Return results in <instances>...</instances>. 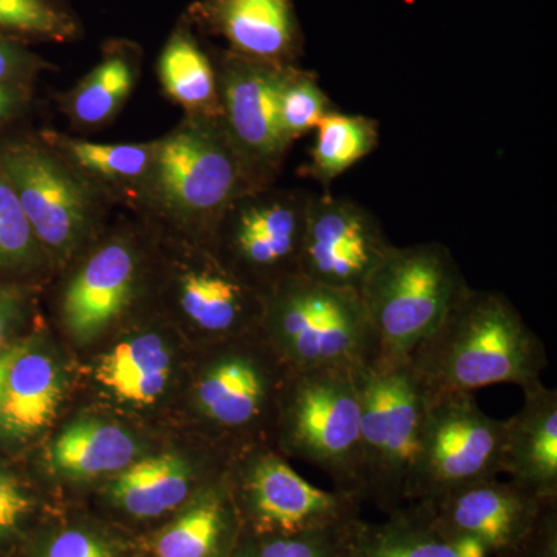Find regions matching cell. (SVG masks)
<instances>
[{"label":"cell","instance_id":"obj_1","mask_svg":"<svg viewBox=\"0 0 557 557\" xmlns=\"http://www.w3.org/2000/svg\"><path fill=\"white\" fill-rule=\"evenodd\" d=\"M408 362L426 398H435L493 384L525 391L542 383L548 358L504 293L468 287Z\"/></svg>","mask_w":557,"mask_h":557},{"label":"cell","instance_id":"obj_2","mask_svg":"<svg viewBox=\"0 0 557 557\" xmlns=\"http://www.w3.org/2000/svg\"><path fill=\"white\" fill-rule=\"evenodd\" d=\"M255 189L222 121L183 116L153 139V157L132 214L160 228L207 240L237 197Z\"/></svg>","mask_w":557,"mask_h":557},{"label":"cell","instance_id":"obj_3","mask_svg":"<svg viewBox=\"0 0 557 557\" xmlns=\"http://www.w3.org/2000/svg\"><path fill=\"white\" fill-rule=\"evenodd\" d=\"M0 164L54 270L67 267L108 228L115 207L40 138L30 121L0 135Z\"/></svg>","mask_w":557,"mask_h":557},{"label":"cell","instance_id":"obj_4","mask_svg":"<svg viewBox=\"0 0 557 557\" xmlns=\"http://www.w3.org/2000/svg\"><path fill=\"white\" fill-rule=\"evenodd\" d=\"M259 330L293 372L355 370L380 354L359 293L300 274L263 295Z\"/></svg>","mask_w":557,"mask_h":557},{"label":"cell","instance_id":"obj_5","mask_svg":"<svg viewBox=\"0 0 557 557\" xmlns=\"http://www.w3.org/2000/svg\"><path fill=\"white\" fill-rule=\"evenodd\" d=\"M468 287L446 245H394L359 292L379 357L409 361Z\"/></svg>","mask_w":557,"mask_h":557},{"label":"cell","instance_id":"obj_6","mask_svg":"<svg viewBox=\"0 0 557 557\" xmlns=\"http://www.w3.org/2000/svg\"><path fill=\"white\" fill-rule=\"evenodd\" d=\"M351 373L361 409V500L391 515L406 502L426 394L408 361L376 357Z\"/></svg>","mask_w":557,"mask_h":557},{"label":"cell","instance_id":"obj_7","mask_svg":"<svg viewBox=\"0 0 557 557\" xmlns=\"http://www.w3.org/2000/svg\"><path fill=\"white\" fill-rule=\"evenodd\" d=\"M276 424L285 453L322 469L335 490L362 502L361 409L351 370L293 372Z\"/></svg>","mask_w":557,"mask_h":557},{"label":"cell","instance_id":"obj_8","mask_svg":"<svg viewBox=\"0 0 557 557\" xmlns=\"http://www.w3.org/2000/svg\"><path fill=\"white\" fill-rule=\"evenodd\" d=\"M156 244V226L127 212L62 269L70 273L60 293V314L73 338H98L134 309Z\"/></svg>","mask_w":557,"mask_h":557},{"label":"cell","instance_id":"obj_9","mask_svg":"<svg viewBox=\"0 0 557 557\" xmlns=\"http://www.w3.org/2000/svg\"><path fill=\"white\" fill-rule=\"evenodd\" d=\"M311 193L277 185L249 189L214 223L207 244L260 295L299 274Z\"/></svg>","mask_w":557,"mask_h":557},{"label":"cell","instance_id":"obj_10","mask_svg":"<svg viewBox=\"0 0 557 557\" xmlns=\"http://www.w3.org/2000/svg\"><path fill=\"white\" fill-rule=\"evenodd\" d=\"M417 504L445 536L474 542L490 557H557V498L512 480H483Z\"/></svg>","mask_w":557,"mask_h":557},{"label":"cell","instance_id":"obj_11","mask_svg":"<svg viewBox=\"0 0 557 557\" xmlns=\"http://www.w3.org/2000/svg\"><path fill=\"white\" fill-rule=\"evenodd\" d=\"M505 421L471 394L428 398L406 502L434 500L502 472Z\"/></svg>","mask_w":557,"mask_h":557},{"label":"cell","instance_id":"obj_12","mask_svg":"<svg viewBox=\"0 0 557 557\" xmlns=\"http://www.w3.org/2000/svg\"><path fill=\"white\" fill-rule=\"evenodd\" d=\"M239 471L228 491L244 533L289 536L361 519V502L311 485L273 450L249 454Z\"/></svg>","mask_w":557,"mask_h":557},{"label":"cell","instance_id":"obj_13","mask_svg":"<svg viewBox=\"0 0 557 557\" xmlns=\"http://www.w3.org/2000/svg\"><path fill=\"white\" fill-rule=\"evenodd\" d=\"M218 73L220 121L255 188L276 185L289 149L278 119V91L288 65L239 57L207 44Z\"/></svg>","mask_w":557,"mask_h":557},{"label":"cell","instance_id":"obj_14","mask_svg":"<svg viewBox=\"0 0 557 557\" xmlns=\"http://www.w3.org/2000/svg\"><path fill=\"white\" fill-rule=\"evenodd\" d=\"M156 228L172 255V302L190 327L218 339L259 329L263 295L237 277L207 242Z\"/></svg>","mask_w":557,"mask_h":557},{"label":"cell","instance_id":"obj_15","mask_svg":"<svg viewBox=\"0 0 557 557\" xmlns=\"http://www.w3.org/2000/svg\"><path fill=\"white\" fill-rule=\"evenodd\" d=\"M392 247L380 219L368 208L329 189L311 193L300 276L359 293Z\"/></svg>","mask_w":557,"mask_h":557},{"label":"cell","instance_id":"obj_16","mask_svg":"<svg viewBox=\"0 0 557 557\" xmlns=\"http://www.w3.org/2000/svg\"><path fill=\"white\" fill-rule=\"evenodd\" d=\"M262 333V332H260ZM293 370L263 336L260 348L236 344L212 358L196 384V406L208 423L225 432H252L276 423Z\"/></svg>","mask_w":557,"mask_h":557},{"label":"cell","instance_id":"obj_17","mask_svg":"<svg viewBox=\"0 0 557 557\" xmlns=\"http://www.w3.org/2000/svg\"><path fill=\"white\" fill-rule=\"evenodd\" d=\"M200 36L225 42L239 57L276 65H299L302 27L296 0H194L182 13Z\"/></svg>","mask_w":557,"mask_h":557},{"label":"cell","instance_id":"obj_18","mask_svg":"<svg viewBox=\"0 0 557 557\" xmlns=\"http://www.w3.org/2000/svg\"><path fill=\"white\" fill-rule=\"evenodd\" d=\"M143 62L145 51L137 40H106L97 64L69 90L57 95L58 110L69 121V126L79 134L110 126L137 89Z\"/></svg>","mask_w":557,"mask_h":557},{"label":"cell","instance_id":"obj_19","mask_svg":"<svg viewBox=\"0 0 557 557\" xmlns=\"http://www.w3.org/2000/svg\"><path fill=\"white\" fill-rule=\"evenodd\" d=\"M240 533L228 486L214 485L163 525L135 537V557H233Z\"/></svg>","mask_w":557,"mask_h":557},{"label":"cell","instance_id":"obj_20","mask_svg":"<svg viewBox=\"0 0 557 557\" xmlns=\"http://www.w3.org/2000/svg\"><path fill=\"white\" fill-rule=\"evenodd\" d=\"M522 409L505 421L502 472L544 497L557 498V392L525 388Z\"/></svg>","mask_w":557,"mask_h":557},{"label":"cell","instance_id":"obj_21","mask_svg":"<svg viewBox=\"0 0 557 557\" xmlns=\"http://www.w3.org/2000/svg\"><path fill=\"white\" fill-rule=\"evenodd\" d=\"M40 138L60 153L81 177L123 211H134L153 157L152 141L100 143L42 127Z\"/></svg>","mask_w":557,"mask_h":557},{"label":"cell","instance_id":"obj_22","mask_svg":"<svg viewBox=\"0 0 557 557\" xmlns=\"http://www.w3.org/2000/svg\"><path fill=\"white\" fill-rule=\"evenodd\" d=\"M196 474L182 457H148L116 474L108 487L109 507L121 518L152 525L174 518L203 491L196 490ZM214 486V485H212Z\"/></svg>","mask_w":557,"mask_h":557},{"label":"cell","instance_id":"obj_23","mask_svg":"<svg viewBox=\"0 0 557 557\" xmlns=\"http://www.w3.org/2000/svg\"><path fill=\"white\" fill-rule=\"evenodd\" d=\"M157 76L164 97L183 110V116L220 120L214 62L199 33L182 16L160 51Z\"/></svg>","mask_w":557,"mask_h":557},{"label":"cell","instance_id":"obj_24","mask_svg":"<svg viewBox=\"0 0 557 557\" xmlns=\"http://www.w3.org/2000/svg\"><path fill=\"white\" fill-rule=\"evenodd\" d=\"M30 341L11 362L0 409V437L17 442L38 434L57 416L62 399L60 369Z\"/></svg>","mask_w":557,"mask_h":557},{"label":"cell","instance_id":"obj_25","mask_svg":"<svg viewBox=\"0 0 557 557\" xmlns=\"http://www.w3.org/2000/svg\"><path fill=\"white\" fill-rule=\"evenodd\" d=\"M346 557H490L474 542L445 536L417 502L381 523L362 522Z\"/></svg>","mask_w":557,"mask_h":557},{"label":"cell","instance_id":"obj_26","mask_svg":"<svg viewBox=\"0 0 557 557\" xmlns=\"http://www.w3.org/2000/svg\"><path fill=\"white\" fill-rule=\"evenodd\" d=\"M168 344L159 333L146 332L121 341L102 355L95 376L115 397L134 405H153L166 391L172 372Z\"/></svg>","mask_w":557,"mask_h":557},{"label":"cell","instance_id":"obj_27","mask_svg":"<svg viewBox=\"0 0 557 557\" xmlns=\"http://www.w3.org/2000/svg\"><path fill=\"white\" fill-rule=\"evenodd\" d=\"M137 443L119 424L81 420L54 440L51 463L70 479H95L121 472L134 463Z\"/></svg>","mask_w":557,"mask_h":557},{"label":"cell","instance_id":"obj_28","mask_svg":"<svg viewBox=\"0 0 557 557\" xmlns=\"http://www.w3.org/2000/svg\"><path fill=\"white\" fill-rule=\"evenodd\" d=\"M304 174L322 188L369 157L380 143V123L366 115H348L333 110L318 124Z\"/></svg>","mask_w":557,"mask_h":557},{"label":"cell","instance_id":"obj_29","mask_svg":"<svg viewBox=\"0 0 557 557\" xmlns=\"http://www.w3.org/2000/svg\"><path fill=\"white\" fill-rule=\"evenodd\" d=\"M53 270L0 164V285L27 289L33 278Z\"/></svg>","mask_w":557,"mask_h":557},{"label":"cell","instance_id":"obj_30","mask_svg":"<svg viewBox=\"0 0 557 557\" xmlns=\"http://www.w3.org/2000/svg\"><path fill=\"white\" fill-rule=\"evenodd\" d=\"M0 35L25 46L83 39L84 25L69 0H0Z\"/></svg>","mask_w":557,"mask_h":557},{"label":"cell","instance_id":"obj_31","mask_svg":"<svg viewBox=\"0 0 557 557\" xmlns=\"http://www.w3.org/2000/svg\"><path fill=\"white\" fill-rule=\"evenodd\" d=\"M364 520L289 534L255 536L242 531L233 557H346Z\"/></svg>","mask_w":557,"mask_h":557},{"label":"cell","instance_id":"obj_32","mask_svg":"<svg viewBox=\"0 0 557 557\" xmlns=\"http://www.w3.org/2000/svg\"><path fill=\"white\" fill-rule=\"evenodd\" d=\"M20 557H135V547L104 528L65 522L39 531L22 545Z\"/></svg>","mask_w":557,"mask_h":557},{"label":"cell","instance_id":"obj_33","mask_svg":"<svg viewBox=\"0 0 557 557\" xmlns=\"http://www.w3.org/2000/svg\"><path fill=\"white\" fill-rule=\"evenodd\" d=\"M336 110L322 90L318 75L300 65H288L278 91V119L289 145L317 129L330 112Z\"/></svg>","mask_w":557,"mask_h":557},{"label":"cell","instance_id":"obj_34","mask_svg":"<svg viewBox=\"0 0 557 557\" xmlns=\"http://www.w3.org/2000/svg\"><path fill=\"white\" fill-rule=\"evenodd\" d=\"M36 508L35 498L0 469V553L24 541Z\"/></svg>","mask_w":557,"mask_h":557},{"label":"cell","instance_id":"obj_35","mask_svg":"<svg viewBox=\"0 0 557 557\" xmlns=\"http://www.w3.org/2000/svg\"><path fill=\"white\" fill-rule=\"evenodd\" d=\"M58 67L30 46L0 35V86H38L44 73Z\"/></svg>","mask_w":557,"mask_h":557},{"label":"cell","instance_id":"obj_36","mask_svg":"<svg viewBox=\"0 0 557 557\" xmlns=\"http://www.w3.org/2000/svg\"><path fill=\"white\" fill-rule=\"evenodd\" d=\"M36 108V87L0 86V135L28 123Z\"/></svg>","mask_w":557,"mask_h":557},{"label":"cell","instance_id":"obj_37","mask_svg":"<svg viewBox=\"0 0 557 557\" xmlns=\"http://www.w3.org/2000/svg\"><path fill=\"white\" fill-rule=\"evenodd\" d=\"M25 296V288L0 285V351L10 344V333L21 319Z\"/></svg>","mask_w":557,"mask_h":557},{"label":"cell","instance_id":"obj_38","mask_svg":"<svg viewBox=\"0 0 557 557\" xmlns=\"http://www.w3.org/2000/svg\"><path fill=\"white\" fill-rule=\"evenodd\" d=\"M27 343L28 341H20V343L9 344L0 351V409H2L3 388H5L7 373H9L11 362L16 359Z\"/></svg>","mask_w":557,"mask_h":557}]
</instances>
